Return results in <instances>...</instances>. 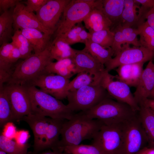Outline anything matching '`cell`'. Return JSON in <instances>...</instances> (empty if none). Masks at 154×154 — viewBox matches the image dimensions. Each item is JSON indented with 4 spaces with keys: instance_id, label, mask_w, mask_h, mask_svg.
<instances>
[{
    "instance_id": "cell-1",
    "label": "cell",
    "mask_w": 154,
    "mask_h": 154,
    "mask_svg": "<svg viewBox=\"0 0 154 154\" xmlns=\"http://www.w3.org/2000/svg\"><path fill=\"white\" fill-rule=\"evenodd\" d=\"M104 125L98 119L90 118L82 111L75 114L71 119L65 120L63 123L61 139L56 151L62 147L79 145L84 140L93 139Z\"/></svg>"
},
{
    "instance_id": "cell-2",
    "label": "cell",
    "mask_w": 154,
    "mask_h": 154,
    "mask_svg": "<svg viewBox=\"0 0 154 154\" xmlns=\"http://www.w3.org/2000/svg\"><path fill=\"white\" fill-rule=\"evenodd\" d=\"M30 96L32 113L57 119L69 120L75 114L60 100L36 87L25 86Z\"/></svg>"
},
{
    "instance_id": "cell-3",
    "label": "cell",
    "mask_w": 154,
    "mask_h": 154,
    "mask_svg": "<svg viewBox=\"0 0 154 154\" xmlns=\"http://www.w3.org/2000/svg\"><path fill=\"white\" fill-rule=\"evenodd\" d=\"M82 112L90 118L98 119L106 125L123 123L135 117L138 113L128 104L110 98Z\"/></svg>"
},
{
    "instance_id": "cell-4",
    "label": "cell",
    "mask_w": 154,
    "mask_h": 154,
    "mask_svg": "<svg viewBox=\"0 0 154 154\" xmlns=\"http://www.w3.org/2000/svg\"><path fill=\"white\" fill-rule=\"evenodd\" d=\"M49 47L40 53L32 54L17 64L6 84L25 86L44 71L46 67L53 60Z\"/></svg>"
},
{
    "instance_id": "cell-5",
    "label": "cell",
    "mask_w": 154,
    "mask_h": 154,
    "mask_svg": "<svg viewBox=\"0 0 154 154\" xmlns=\"http://www.w3.org/2000/svg\"><path fill=\"white\" fill-rule=\"evenodd\" d=\"M112 98L98 83L86 86L68 92L67 105L72 111H85L96 106L106 98Z\"/></svg>"
},
{
    "instance_id": "cell-6",
    "label": "cell",
    "mask_w": 154,
    "mask_h": 154,
    "mask_svg": "<svg viewBox=\"0 0 154 154\" xmlns=\"http://www.w3.org/2000/svg\"><path fill=\"white\" fill-rule=\"evenodd\" d=\"M99 0H70L64 9L55 32V37L65 33L83 21Z\"/></svg>"
},
{
    "instance_id": "cell-7",
    "label": "cell",
    "mask_w": 154,
    "mask_h": 154,
    "mask_svg": "<svg viewBox=\"0 0 154 154\" xmlns=\"http://www.w3.org/2000/svg\"><path fill=\"white\" fill-rule=\"evenodd\" d=\"M124 122L104 124L92 139L91 145L97 147L102 154H119L123 143Z\"/></svg>"
},
{
    "instance_id": "cell-8",
    "label": "cell",
    "mask_w": 154,
    "mask_h": 154,
    "mask_svg": "<svg viewBox=\"0 0 154 154\" xmlns=\"http://www.w3.org/2000/svg\"><path fill=\"white\" fill-rule=\"evenodd\" d=\"M147 145L137 114L123 123V141L119 154H136Z\"/></svg>"
},
{
    "instance_id": "cell-9",
    "label": "cell",
    "mask_w": 154,
    "mask_h": 154,
    "mask_svg": "<svg viewBox=\"0 0 154 154\" xmlns=\"http://www.w3.org/2000/svg\"><path fill=\"white\" fill-rule=\"evenodd\" d=\"M115 56L104 65L105 71L109 72L123 65L145 63L154 58V54L145 47H130L127 44L123 45L120 51Z\"/></svg>"
},
{
    "instance_id": "cell-10",
    "label": "cell",
    "mask_w": 154,
    "mask_h": 154,
    "mask_svg": "<svg viewBox=\"0 0 154 154\" xmlns=\"http://www.w3.org/2000/svg\"><path fill=\"white\" fill-rule=\"evenodd\" d=\"M70 82L68 79L44 71L25 86L38 87L43 92L60 100L67 98L66 88Z\"/></svg>"
},
{
    "instance_id": "cell-11",
    "label": "cell",
    "mask_w": 154,
    "mask_h": 154,
    "mask_svg": "<svg viewBox=\"0 0 154 154\" xmlns=\"http://www.w3.org/2000/svg\"><path fill=\"white\" fill-rule=\"evenodd\" d=\"M3 87L11 104V121H19L23 117L32 113L30 99L25 86L6 84Z\"/></svg>"
},
{
    "instance_id": "cell-12",
    "label": "cell",
    "mask_w": 154,
    "mask_h": 154,
    "mask_svg": "<svg viewBox=\"0 0 154 154\" xmlns=\"http://www.w3.org/2000/svg\"><path fill=\"white\" fill-rule=\"evenodd\" d=\"M115 76L105 71L99 80L98 84L105 88L109 95L117 101L129 105L135 112L140 108L136 102L130 87L125 83L116 79Z\"/></svg>"
},
{
    "instance_id": "cell-13",
    "label": "cell",
    "mask_w": 154,
    "mask_h": 154,
    "mask_svg": "<svg viewBox=\"0 0 154 154\" xmlns=\"http://www.w3.org/2000/svg\"><path fill=\"white\" fill-rule=\"evenodd\" d=\"M70 0H49L36 12L42 25L53 34L57 28L64 9Z\"/></svg>"
},
{
    "instance_id": "cell-14",
    "label": "cell",
    "mask_w": 154,
    "mask_h": 154,
    "mask_svg": "<svg viewBox=\"0 0 154 154\" xmlns=\"http://www.w3.org/2000/svg\"><path fill=\"white\" fill-rule=\"evenodd\" d=\"M13 28L15 31L27 29H35L48 34L53 33L45 28L38 20L36 15L29 11L21 2L14 8Z\"/></svg>"
},
{
    "instance_id": "cell-15",
    "label": "cell",
    "mask_w": 154,
    "mask_h": 154,
    "mask_svg": "<svg viewBox=\"0 0 154 154\" xmlns=\"http://www.w3.org/2000/svg\"><path fill=\"white\" fill-rule=\"evenodd\" d=\"M72 59L76 74L83 72L88 73L94 75L98 82L105 72L104 65L84 49L76 50Z\"/></svg>"
},
{
    "instance_id": "cell-16",
    "label": "cell",
    "mask_w": 154,
    "mask_h": 154,
    "mask_svg": "<svg viewBox=\"0 0 154 154\" xmlns=\"http://www.w3.org/2000/svg\"><path fill=\"white\" fill-rule=\"evenodd\" d=\"M134 0H125L121 25L135 28L144 23L150 9L139 7Z\"/></svg>"
},
{
    "instance_id": "cell-17",
    "label": "cell",
    "mask_w": 154,
    "mask_h": 154,
    "mask_svg": "<svg viewBox=\"0 0 154 154\" xmlns=\"http://www.w3.org/2000/svg\"><path fill=\"white\" fill-rule=\"evenodd\" d=\"M50 119V117L31 114L23 117L20 120L26 122L33 131L34 136V150L35 153L41 151Z\"/></svg>"
},
{
    "instance_id": "cell-18",
    "label": "cell",
    "mask_w": 154,
    "mask_h": 154,
    "mask_svg": "<svg viewBox=\"0 0 154 154\" xmlns=\"http://www.w3.org/2000/svg\"><path fill=\"white\" fill-rule=\"evenodd\" d=\"M154 87V64L149 61L143 69L139 83L133 93L135 99L139 106L149 98Z\"/></svg>"
},
{
    "instance_id": "cell-19",
    "label": "cell",
    "mask_w": 154,
    "mask_h": 154,
    "mask_svg": "<svg viewBox=\"0 0 154 154\" xmlns=\"http://www.w3.org/2000/svg\"><path fill=\"white\" fill-rule=\"evenodd\" d=\"M102 0L95 7L83 20L85 27L90 33L105 29H110L112 24L103 12Z\"/></svg>"
},
{
    "instance_id": "cell-20",
    "label": "cell",
    "mask_w": 154,
    "mask_h": 154,
    "mask_svg": "<svg viewBox=\"0 0 154 154\" xmlns=\"http://www.w3.org/2000/svg\"><path fill=\"white\" fill-rule=\"evenodd\" d=\"M144 64L139 62L121 65L116 69L117 75L115 76V78L129 87L136 88L143 70Z\"/></svg>"
},
{
    "instance_id": "cell-21",
    "label": "cell",
    "mask_w": 154,
    "mask_h": 154,
    "mask_svg": "<svg viewBox=\"0 0 154 154\" xmlns=\"http://www.w3.org/2000/svg\"><path fill=\"white\" fill-rule=\"evenodd\" d=\"M66 120L50 117L41 148V151L48 149L56 151L60 140L62 125Z\"/></svg>"
},
{
    "instance_id": "cell-22",
    "label": "cell",
    "mask_w": 154,
    "mask_h": 154,
    "mask_svg": "<svg viewBox=\"0 0 154 154\" xmlns=\"http://www.w3.org/2000/svg\"><path fill=\"white\" fill-rule=\"evenodd\" d=\"M20 30L29 42L35 54L40 53L50 46L51 43L50 38L52 35L45 33L35 29H27Z\"/></svg>"
},
{
    "instance_id": "cell-23",
    "label": "cell",
    "mask_w": 154,
    "mask_h": 154,
    "mask_svg": "<svg viewBox=\"0 0 154 154\" xmlns=\"http://www.w3.org/2000/svg\"><path fill=\"white\" fill-rule=\"evenodd\" d=\"M124 0H102V10L112 24L111 31L121 25Z\"/></svg>"
},
{
    "instance_id": "cell-24",
    "label": "cell",
    "mask_w": 154,
    "mask_h": 154,
    "mask_svg": "<svg viewBox=\"0 0 154 154\" xmlns=\"http://www.w3.org/2000/svg\"><path fill=\"white\" fill-rule=\"evenodd\" d=\"M140 108L137 115L147 139V146L154 148V115L149 108L143 105Z\"/></svg>"
},
{
    "instance_id": "cell-25",
    "label": "cell",
    "mask_w": 154,
    "mask_h": 154,
    "mask_svg": "<svg viewBox=\"0 0 154 154\" xmlns=\"http://www.w3.org/2000/svg\"><path fill=\"white\" fill-rule=\"evenodd\" d=\"M51 57L58 61L63 59L72 58L75 54L76 49L60 38L56 37L49 47Z\"/></svg>"
},
{
    "instance_id": "cell-26",
    "label": "cell",
    "mask_w": 154,
    "mask_h": 154,
    "mask_svg": "<svg viewBox=\"0 0 154 154\" xmlns=\"http://www.w3.org/2000/svg\"><path fill=\"white\" fill-rule=\"evenodd\" d=\"M15 8V7H14ZM14 8H11L3 13L0 16V44L8 42L12 38L13 30V11Z\"/></svg>"
},
{
    "instance_id": "cell-27",
    "label": "cell",
    "mask_w": 154,
    "mask_h": 154,
    "mask_svg": "<svg viewBox=\"0 0 154 154\" xmlns=\"http://www.w3.org/2000/svg\"><path fill=\"white\" fill-rule=\"evenodd\" d=\"M85 44L84 49L104 65L114 55L111 48H105L90 40L86 41Z\"/></svg>"
},
{
    "instance_id": "cell-28",
    "label": "cell",
    "mask_w": 154,
    "mask_h": 154,
    "mask_svg": "<svg viewBox=\"0 0 154 154\" xmlns=\"http://www.w3.org/2000/svg\"><path fill=\"white\" fill-rule=\"evenodd\" d=\"M11 39V42L20 52L21 58L25 59L32 54V51L33 50V48L20 30L15 31Z\"/></svg>"
},
{
    "instance_id": "cell-29",
    "label": "cell",
    "mask_w": 154,
    "mask_h": 154,
    "mask_svg": "<svg viewBox=\"0 0 154 154\" xmlns=\"http://www.w3.org/2000/svg\"><path fill=\"white\" fill-rule=\"evenodd\" d=\"M12 109L9 97L3 87L0 88V125L11 121Z\"/></svg>"
},
{
    "instance_id": "cell-30",
    "label": "cell",
    "mask_w": 154,
    "mask_h": 154,
    "mask_svg": "<svg viewBox=\"0 0 154 154\" xmlns=\"http://www.w3.org/2000/svg\"><path fill=\"white\" fill-rule=\"evenodd\" d=\"M139 40L141 46L147 48L154 54V29L146 21L138 28Z\"/></svg>"
},
{
    "instance_id": "cell-31",
    "label": "cell",
    "mask_w": 154,
    "mask_h": 154,
    "mask_svg": "<svg viewBox=\"0 0 154 154\" xmlns=\"http://www.w3.org/2000/svg\"><path fill=\"white\" fill-rule=\"evenodd\" d=\"M95 83H98V82L94 75L86 72H81L77 74L76 76L68 83L67 92L68 93Z\"/></svg>"
},
{
    "instance_id": "cell-32",
    "label": "cell",
    "mask_w": 154,
    "mask_h": 154,
    "mask_svg": "<svg viewBox=\"0 0 154 154\" xmlns=\"http://www.w3.org/2000/svg\"><path fill=\"white\" fill-rule=\"evenodd\" d=\"M28 147L27 144L21 145L2 134L0 136V150L7 154H27Z\"/></svg>"
},
{
    "instance_id": "cell-33",
    "label": "cell",
    "mask_w": 154,
    "mask_h": 154,
    "mask_svg": "<svg viewBox=\"0 0 154 154\" xmlns=\"http://www.w3.org/2000/svg\"><path fill=\"white\" fill-rule=\"evenodd\" d=\"M90 40L103 47L111 48L114 40V34L110 29H105L90 33Z\"/></svg>"
},
{
    "instance_id": "cell-34",
    "label": "cell",
    "mask_w": 154,
    "mask_h": 154,
    "mask_svg": "<svg viewBox=\"0 0 154 154\" xmlns=\"http://www.w3.org/2000/svg\"><path fill=\"white\" fill-rule=\"evenodd\" d=\"M59 151L69 154H102L99 149L92 145L79 144L67 146L60 148Z\"/></svg>"
},
{
    "instance_id": "cell-35",
    "label": "cell",
    "mask_w": 154,
    "mask_h": 154,
    "mask_svg": "<svg viewBox=\"0 0 154 154\" xmlns=\"http://www.w3.org/2000/svg\"><path fill=\"white\" fill-rule=\"evenodd\" d=\"M118 26L123 34L125 44H131L134 46H141L137 38L139 33L137 28L123 27L121 25Z\"/></svg>"
},
{
    "instance_id": "cell-36",
    "label": "cell",
    "mask_w": 154,
    "mask_h": 154,
    "mask_svg": "<svg viewBox=\"0 0 154 154\" xmlns=\"http://www.w3.org/2000/svg\"><path fill=\"white\" fill-rule=\"evenodd\" d=\"M84 28L82 23L80 22L65 33L55 38H60L70 45L79 42V34Z\"/></svg>"
},
{
    "instance_id": "cell-37",
    "label": "cell",
    "mask_w": 154,
    "mask_h": 154,
    "mask_svg": "<svg viewBox=\"0 0 154 154\" xmlns=\"http://www.w3.org/2000/svg\"><path fill=\"white\" fill-rule=\"evenodd\" d=\"M74 64L72 58H70L63 59L55 62H52L47 66L44 71L48 73L56 74V72L60 69Z\"/></svg>"
},
{
    "instance_id": "cell-38",
    "label": "cell",
    "mask_w": 154,
    "mask_h": 154,
    "mask_svg": "<svg viewBox=\"0 0 154 154\" xmlns=\"http://www.w3.org/2000/svg\"><path fill=\"white\" fill-rule=\"evenodd\" d=\"M114 34V42L111 48L115 56L121 50L122 46L125 44L123 34L119 28L117 27L112 31Z\"/></svg>"
},
{
    "instance_id": "cell-39",
    "label": "cell",
    "mask_w": 154,
    "mask_h": 154,
    "mask_svg": "<svg viewBox=\"0 0 154 154\" xmlns=\"http://www.w3.org/2000/svg\"><path fill=\"white\" fill-rule=\"evenodd\" d=\"M14 45L12 43L7 42L2 44L0 47V68L4 66Z\"/></svg>"
},
{
    "instance_id": "cell-40",
    "label": "cell",
    "mask_w": 154,
    "mask_h": 154,
    "mask_svg": "<svg viewBox=\"0 0 154 154\" xmlns=\"http://www.w3.org/2000/svg\"><path fill=\"white\" fill-rule=\"evenodd\" d=\"M17 131L16 127L13 122L9 121L3 126L1 134L7 138L13 140L14 139Z\"/></svg>"
},
{
    "instance_id": "cell-41",
    "label": "cell",
    "mask_w": 154,
    "mask_h": 154,
    "mask_svg": "<svg viewBox=\"0 0 154 154\" xmlns=\"http://www.w3.org/2000/svg\"><path fill=\"white\" fill-rule=\"evenodd\" d=\"M49 0H27L24 2L29 11L33 12L38 11Z\"/></svg>"
},
{
    "instance_id": "cell-42",
    "label": "cell",
    "mask_w": 154,
    "mask_h": 154,
    "mask_svg": "<svg viewBox=\"0 0 154 154\" xmlns=\"http://www.w3.org/2000/svg\"><path fill=\"white\" fill-rule=\"evenodd\" d=\"M30 137L28 131L20 130L17 131L14 139L18 144L24 145L27 144V142Z\"/></svg>"
},
{
    "instance_id": "cell-43",
    "label": "cell",
    "mask_w": 154,
    "mask_h": 154,
    "mask_svg": "<svg viewBox=\"0 0 154 154\" xmlns=\"http://www.w3.org/2000/svg\"><path fill=\"white\" fill-rule=\"evenodd\" d=\"M21 0H0V11L3 13L14 8L21 2Z\"/></svg>"
},
{
    "instance_id": "cell-44",
    "label": "cell",
    "mask_w": 154,
    "mask_h": 154,
    "mask_svg": "<svg viewBox=\"0 0 154 154\" xmlns=\"http://www.w3.org/2000/svg\"><path fill=\"white\" fill-rule=\"evenodd\" d=\"M90 33L87 32L84 28L82 29L79 34V42L85 44L86 41L90 40Z\"/></svg>"
},
{
    "instance_id": "cell-45",
    "label": "cell",
    "mask_w": 154,
    "mask_h": 154,
    "mask_svg": "<svg viewBox=\"0 0 154 154\" xmlns=\"http://www.w3.org/2000/svg\"><path fill=\"white\" fill-rule=\"evenodd\" d=\"M146 19L148 24L154 29V7L147 13Z\"/></svg>"
},
{
    "instance_id": "cell-46",
    "label": "cell",
    "mask_w": 154,
    "mask_h": 154,
    "mask_svg": "<svg viewBox=\"0 0 154 154\" xmlns=\"http://www.w3.org/2000/svg\"><path fill=\"white\" fill-rule=\"evenodd\" d=\"M141 6L146 8L151 9L154 7V0H134Z\"/></svg>"
},
{
    "instance_id": "cell-47",
    "label": "cell",
    "mask_w": 154,
    "mask_h": 154,
    "mask_svg": "<svg viewBox=\"0 0 154 154\" xmlns=\"http://www.w3.org/2000/svg\"><path fill=\"white\" fill-rule=\"evenodd\" d=\"M143 105L149 108L152 111H154V99L150 98L146 99L140 106Z\"/></svg>"
},
{
    "instance_id": "cell-48",
    "label": "cell",
    "mask_w": 154,
    "mask_h": 154,
    "mask_svg": "<svg viewBox=\"0 0 154 154\" xmlns=\"http://www.w3.org/2000/svg\"><path fill=\"white\" fill-rule=\"evenodd\" d=\"M136 154H154V148L147 146L141 149Z\"/></svg>"
},
{
    "instance_id": "cell-49",
    "label": "cell",
    "mask_w": 154,
    "mask_h": 154,
    "mask_svg": "<svg viewBox=\"0 0 154 154\" xmlns=\"http://www.w3.org/2000/svg\"><path fill=\"white\" fill-rule=\"evenodd\" d=\"M40 154H69L66 152H61L58 151H51L50 150L42 152Z\"/></svg>"
},
{
    "instance_id": "cell-50",
    "label": "cell",
    "mask_w": 154,
    "mask_h": 154,
    "mask_svg": "<svg viewBox=\"0 0 154 154\" xmlns=\"http://www.w3.org/2000/svg\"><path fill=\"white\" fill-rule=\"evenodd\" d=\"M148 98L154 99V87L150 96Z\"/></svg>"
},
{
    "instance_id": "cell-51",
    "label": "cell",
    "mask_w": 154,
    "mask_h": 154,
    "mask_svg": "<svg viewBox=\"0 0 154 154\" xmlns=\"http://www.w3.org/2000/svg\"><path fill=\"white\" fill-rule=\"evenodd\" d=\"M0 154H7V153L3 151L2 150H0Z\"/></svg>"
},
{
    "instance_id": "cell-52",
    "label": "cell",
    "mask_w": 154,
    "mask_h": 154,
    "mask_svg": "<svg viewBox=\"0 0 154 154\" xmlns=\"http://www.w3.org/2000/svg\"><path fill=\"white\" fill-rule=\"evenodd\" d=\"M153 113V114L154 115V111H152V110H151Z\"/></svg>"
}]
</instances>
